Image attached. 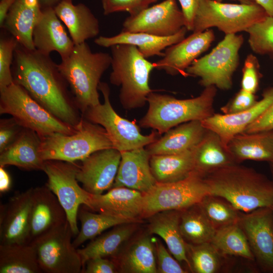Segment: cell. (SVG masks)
Wrapping results in <instances>:
<instances>
[{
    "instance_id": "cell-1",
    "label": "cell",
    "mask_w": 273,
    "mask_h": 273,
    "mask_svg": "<svg viewBox=\"0 0 273 273\" xmlns=\"http://www.w3.org/2000/svg\"><path fill=\"white\" fill-rule=\"evenodd\" d=\"M12 71L14 82L56 117L76 127L82 115L69 85L50 55L18 44Z\"/></svg>"
},
{
    "instance_id": "cell-2",
    "label": "cell",
    "mask_w": 273,
    "mask_h": 273,
    "mask_svg": "<svg viewBox=\"0 0 273 273\" xmlns=\"http://www.w3.org/2000/svg\"><path fill=\"white\" fill-rule=\"evenodd\" d=\"M210 195L229 202L246 213L273 204V180L252 168L235 164L204 177Z\"/></svg>"
},
{
    "instance_id": "cell-3",
    "label": "cell",
    "mask_w": 273,
    "mask_h": 273,
    "mask_svg": "<svg viewBox=\"0 0 273 273\" xmlns=\"http://www.w3.org/2000/svg\"><path fill=\"white\" fill-rule=\"evenodd\" d=\"M111 60L109 53L93 52L84 42L75 44L69 55L58 64L82 115L100 103L99 85L102 75L111 66Z\"/></svg>"
},
{
    "instance_id": "cell-4",
    "label": "cell",
    "mask_w": 273,
    "mask_h": 273,
    "mask_svg": "<svg viewBox=\"0 0 273 273\" xmlns=\"http://www.w3.org/2000/svg\"><path fill=\"white\" fill-rule=\"evenodd\" d=\"M216 92L215 86H208L198 96L187 99L152 92L147 98L148 109L139 124L152 128L161 135L182 123L202 121L214 114Z\"/></svg>"
},
{
    "instance_id": "cell-5",
    "label": "cell",
    "mask_w": 273,
    "mask_h": 273,
    "mask_svg": "<svg viewBox=\"0 0 273 273\" xmlns=\"http://www.w3.org/2000/svg\"><path fill=\"white\" fill-rule=\"evenodd\" d=\"M110 48V81L120 87L119 98L121 105L127 110L143 107L153 92L149 78L155 69L154 63L149 61L134 46L120 44Z\"/></svg>"
},
{
    "instance_id": "cell-6",
    "label": "cell",
    "mask_w": 273,
    "mask_h": 273,
    "mask_svg": "<svg viewBox=\"0 0 273 273\" xmlns=\"http://www.w3.org/2000/svg\"><path fill=\"white\" fill-rule=\"evenodd\" d=\"M76 128L70 134L57 132L40 138L42 159L75 162L98 151L113 148L102 126L82 117Z\"/></svg>"
},
{
    "instance_id": "cell-7",
    "label": "cell",
    "mask_w": 273,
    "mask_h": 273,
    "mask_svg": "<svg viewBox=\"0 0 273 273\" xmlns=\"http://www.w3.org/2000/svg\"><path fill=\"white\" fill-rule=\"evenodd\" d=\"M0 113L10 115L40 138L57 132L70 134L76 129L52 114L15 82L0 89Z\"/></svg>"
},
{
    "instance_id": "cell-8",
    "label": "cell",
    "mask_w": 273,
    "mask_h": 273,
    "mask_svg": "<svg viewBox=\"0 0 273 273\" xmlns=\"http://www.w3.org/2000/svg\"><path fill=\"white\" fill-rule=\"evenodd\" d=\"M99 90L102 93L104 103L89 108L82 117L102 126L106 131L113 147L120 152L146 147L159 138L160 135L153 131L148 135L141 133L139 125L119 115L110 101V88L101 82Z\"/></svg>"
},
{
    "instance_id": "cell-9",
    "label": "cell",
    "mask_w": 273,
    "mask_h": 273,
    "mask_svg": "<svg viewBox=\"0 0 273 273\" xmlns=\"http://www.w3.org/2000/svg\"><path fill=\"white\" fill-rule=\"evenodd\" d=\"M243 42L242 35L225 34L209 53L192 63L186 70L188 75L199 77V83L204 87L214 86L222 90L230 89Z\"/></svg>"
},
{
    "instance_id": "cell-10",
    "label": "cell",
    "mask_w": 273,
    "mask_h": 273,
    "mask_svg": "<svg viewBox=\"0 0 273 273\" xmlns=\"http://www.w3.org/2000/svg\"><path fill=\"white\" fill-rule=\"evenodd\" d=\"M268 15L256 3L228 4L215 0H200L193 32L216 27L225 34L245 31Z\"/></svg>"
},
{
    "instance_id": "cell-11",
    "label": "cell",
    "mask_w": 273,
    "mask_h": 273,
    "mask_svg": "<svg viewBox=\"0 0 273 273\" xmlns=\"http://www.w3.org/2000/svg\"><path fill=\"white\" fill-rule=\"evenodd\" d=\"M68 221L37 237L30 243L34 248L42 272L80 273L83 268Z\"/></svg>"
},
{
    "instance_id": "cell-12",
    "label": "cell",
    "mask_w": 273,
    "mask_h": 273,
    "mask_svg": "<svg viewBox=\"0 0 273 273\" xmlns=\"http://www.w3.org/2000/svg\"><path fill=\"white\" fill-rule=\"evenodd\" d=\"M142 218L169 210L181 211L198 204L206 195L209 188L203 177L192 174L176 182L158 183L143 194Z\"/></svg>"
},
{
    "instance_id": "cell-13",
    "label": "cell",
    "mask_w": 273,
    "mask_h": 273,
    "mask_svg": "<svg viewBox=\"0 0 273 273\" xmlns=\"http://www.w3.org/2000/svg\"><path fill=\"white\" fill-rule=\"evenodd\" d=\"M79 165L75 162L46 160L42 171L48 177L47 186L55 194L64 209L74 236L79 232L77 214L81 205H85L88 192L78 184L76 175Z\"/></svg>"
},
{
    "instance_id": "cell-14",
    "label": "cell",
    "mask_w": 273,
    "mask_h": 273,
    "mask_svg": "<svg viewBox=\"0 0 273 273\" xmlns=\"http://www.w3.org/2000/svg\"><path fill=\"white\" fill-rule=\"evenodd\" d=\"M186 24L176 1L164 0L135 15H129L123 23L122 31L169 36L177 33Z\"/></svg>"
},
{
    "instance_id": "cell-15",
    "label": "cell",
    "mask_w": 273,
    "mask_h": 273,
    "mask_svg": "<svg viewBox=\"0 0 273 273\" xmlns=\"http://www.w3.org/2000/svg\"><path fill=\"white\" fill-rule=\"evenodd\" d=\"M238 223L245 233L260 268L273 272V213L271 207L240 215Z\"/></svg>"
},
{
    "instance_id": "cell-16",
    "label": "cell",
    "mask_w": 273,
    "mask_h": 273,
    "mask_svg": "<svg viewBox=\"0 0 273 273\" xmlns=\"http://www.w3.org/2000/svg\"><path fill=\"white\" fill-rule=\"evenodd\" d=\"M121 158L114 148L95 152L81 160L77 179L82 187L93 195L103 194L112 188Z\"/></svg>"
},
{
    "instance_id": "cell-17",
    "label": "cell",
    "mask_w": 273,
    "mask_h": 273,
    "mask_svg": "<svg viewBox=\"0 0 273 273\" xmlns=\"http://www.w3.org/2000/svg\"><path fill=\"white\" fill-rule=\"evenodd\" d=\"M32 190L18 193L1 206L0 244L30 243Z\"/></svg>"
},
{
    "instance_id": "cell-18",
    "label": "cell",
    "mask_w": 273,
    "mask_h": 273,
    "mask_svg": "<svg viewBox=\"0 0 273 273\" xmlns=\"http://www.w3.org/2000/svg\"><path fill=\"white\" fill-rule=\"evenodd\" d=\"M215 39L214 32L207 29L193 33L179 42L168 47L162 59L154 63L155 69L164 70L171 75L188 76L187 69L207 51Z\"/></svg>"
},
{
    "instance_id": "cell-19",
    "label": "cell",
    "mask_w": 273,
    "mask_h": 273,
    "mask_svg": "<svg viewBox=\"0 0 273 273\" xmlns=\"http://www.w3.org/2000/svg\"><path fill=\"white\" fill-rule=\"evenodd\" d=\"M144 195L123 187H114L106 194L88 193L85 206L90 210L138 222L142 218Z\"/></svg>"
},
{
    "instance_id": "cell-20",
    "label": "cell",
    "mask_w": 273,
    "mask_h": 273,
    "mask_svg": "<svg viewBox=\"0 0 273 273\" xmlns=\"http://www.w3.org/2000/svg\"><path fill=\"white\" fill-rule=\"evenodd\" d=\"M31 199L30 243L68 221L64 209L47 185L32 188Z\"/></svg>"
},
{
    "instance_id": "cell-21",
    "label": "cell",
    "mask_w": 273,
    "mask_h": 273,
    "mask_svg": "<svg viewBox=\"0 0 273 273\" xmlns=\"http://www.w3.org/2000/svg\"><path fill=\"white\" fill-rule=\"evenodd\" d=\"M273 102V87L266 89L262 98L251 108L233 114H213L201 121L203 126L216 133L227 147L235 135L243 132L246 128L261 115Z\"/></svg>"
},
{
    "instance_id": "cell-22",
    "label": "cell",
    "mask_w": 273,
    "mask_h": 273,
    "mask_svg": "<svg viewBox=\"0 0 273 273\" xmlns=\"http://www.w3.org/2000/svg\"><path fill=\"white\" fill-rule=\"evenodd\" d=\"M118 172L112 186L123 187L145 194L157 183L151 169V155L145 147L121 152Z\"/></svg>"
},
{
    "instance_id": "cell-23",
    "label": "cell",
    "mask_w": 273,
    "mask_h": 273,
    "mask_svg": "<svg viewBox=\"0 0 273 273\" xmlns=\"http://www.w3.org/2000/svg\"><path fill=\"white\" fill-rule=\"evenodd\" d=\"M42 10L41 16L32 34L35 49L48 55L56 52L61 59L65 58L71 53L75 44L54 9Z\"/></svg>"
},
{
    "instance_id": "cell-24",
    "label": "cell",
    "mask_w": 273,
    "mask_h": 273,
    "mask_svg": "<svg viewBox=\"0 0 273 273\" xmlns=\"http://www.w3.org/2000/svg\"><path fill=\"white\" fill-rule=\"evenodd\" d=\"M41 140L35 131L23 128L16 139L0 152V166H16L25 170H42L44 160L41 153Z\"/></svg>"
},
{
    "instance_id": "cell-25",
    "label": "cell",
    "mask_w": 273,
    "mask_h": 273,
    "mask_svg": "<svg viewBox=\"0 0 273 273\" xmlns=\"http://www.w3.org/2000/svg\"><path fill=\"white\" fill-rule=\"evenodd\" d=\"M188 29L184 27L176 34L169 36H159L144 32L121 31L112 36H100L95 38L94 42L99 46L110 48L120 44L132 45L136 47L146 58L153 56H161L162 51L185 38Z\"/></svg>"
},
{
    "instance_id": "cell-26",
    "label": "cell",
    "mask_w": 273,
    "mask_h": 273,
    "mask_svg": "<svg viewBox=\"0 0 273 273\" xmlns=\"http://www.w3.org/2000/svg\"><path fill=\"white\" fill-rule=\"evenodd\" d=\"M39 0H16L10 9L2 27L19 44L34 50L32 34L42 14Z\"/></svg>"
},
{
    "instance_id": "cell-27",
    "label": "cell",
    "mask_w": 273,
    "mask_h": 273,
    "mask_svg": "<svg viewBox=\"0 0 273 273\" xmlns=\"http://www.w3.org/2000/svg\"><path fill=\"white\" fill-rule=\"evenodd\" d=\"M54 10L75 44L86 42L100 33L99 21L85 5H74L72 1H65L56 6Z\"/></svg>"
},
{
    "instance_id": "cell-28",
    "label": "cell",
    "mask_w": 273,
    "mask_h": 273,
    "mask_svg": "<svg viewBox=\"0 0 273 273\" xmlns=\"http://www.w3.org/2000/svg\"><path fill=\"white\" fill-rule=\"evenodd\" d=\"M207 130L200 120L189 121L168 130L145 148L151 155L180 153L194 149Z\"/></svg>"
},
{
    "instance_id": "cell-29",
    "label": "cell",
    "mask_w": 273,
    "mask_h": 273,
    "mask_svg": "<svg viewBox=\"0 0 273 273\" xmlns=\"http://www.w3.org/2000/svg\"><path fill=\"white\" fill-rule=\"evenodd\" d=\"M180 211L169 210L160 211L149 216L148 231L160 236L166 243L170 253L179 262H185L193 271L188 257L186 242L179 228Z\"/></svg>"
},
{
    "instance_id": "cell-30",
    "label": "cell",
    "mask_w": 273,
    "mask_h": 273,
    "mask_svg": "<svg viewBox=\"0 0 273 273\" xmlns=\"http://www.w3.org/2000/svg\"><path fill=\"white\" fill-rule=\"evenodd\" d=\"M237 163L227 147L214 132L207 130L201 142L193 149L192 174L204 177L219 168Z\"/></svg>"
},
{
    "instance_id": "cell-31",
    "label": "cell",
    "mask_w": 273,
    "mask_h": 273,
    "mask_svg": "<svg viewBox=\"0 0 273 273\" xmlns=\"http://www.w3.org/2000/svg\"><path fill=\"white\" fill-rule=\"evenodd\" d=\"M154 239L148 235L134 240L124 251L112 257L118 270L128 273H156Z\"/></svg>"
},
{
    "instance_id": "cell-32",
    "label": "cell",
    "mask_w": 273,
    "mask_h": 273,
    "mask_svg": "<svg viewBox=\"0 0 273 273\" xmlns=\"http://www.w3.org/2000/svg\"><path fill=\"white\" fill-rule=\"evenodd\" d=\"M227 148L237 163L245 160L273 162V130L242 132L230 141Z\"/></svg>"
},
{
    "instance_id": "cell-33",
    "label": "cell",
    "mask_w": 273,
    "mask_h": 273,
    "mask_svg": "<svg viewBox=\"0 0 273 273\" xmlns=\"http://www.w3.org/2000/svg\"><path fill=\"white\" fill-rule=\"evenodd\" d=\"M131 222L116 225L110 231L101 234L85 247L78 249L84 266L86 262L96 257H113L131 238L136 230L135 223Z\"/></svg>"
},
{
    "instance_id": "cell-34",
    "label": "cell",
    "mask_w": 273,
    "mask_h": 273,
    "mask_svg": "<svg viewBox=\"0 0 273 273\" xmlns=\"http://www.w3.org/2000/svg\"><path fill=\"white\" fill-rule=\"evenodd\" d=\"M150 164L158 183L183 180L193 173V149L177 154L151 155Z\"/></svg>"
},
{
    "instance_id": "cell-35",
    "label": "cell",
    "mask_w": 273,
    "mask_h": 273,
    "mask_svg": "<svg viewBox=\"0 0 273 273\" xmlns=\"http://www.w3.org/2000/svg\"><path fill=\"white\" fill-rule=\"evenodd\" d=\"M0 272H42L32 245L0 244Z\"/></svg>"
},
{
    "instance_id": "cell-36",
    "label": "cell",
    "mask_w": 273,
    "mask_h": 273,
    "mask_svg": "<svg viewBox=\"0 0 273 273\" xmlns=\"http://www.w3.org/2000/svg\"><path fill=\"white\" fill-rule=\"evenodd\" d=\"M179 228L185 241L195 245L210 243L216 231L197 204L180 211Z\"/></svg>"
},
{
    "instance_id": "cell-37",
    "label": "cell",
    "mask_w": 273,
    "mask_h": 273,
    "mask_svg": "<svg viewBox=\"0 0 273 273\" xmlns=\"http://www.w3.org/2000/svg\"><path fill=\"white\" fill-rule=\"evenodd\" d=\"M210 243L221 256L233 255L255 260L246 235L238 222L217 229Z\"/></svg>"
},
{
    "instance_id": "cell-38",
    "label": "cell",
    "mask_w": 273,
    "mask_h": 273,
    "mask_svg": "<svg viewBox=\"0 0 273 273\" xmlns=\"http://www.w3.org/2000/svg\"><path fill=\"white\" fill-rule=\"evenodd\" d=\"M78 218L81 223V228L72 241L73 245L77 249L86 241L94 239L110 228L123 223L135 222L110 215L93 213L81 206L78 211Z\"/></svg>"
},
{
    "instance_id": "cell-39",
    "label": "cell",
    "mask_w": 273,
    "mask_h": 273,
    "mask_svg": "<svg viewBox=\"0 0 273 273\" xmlns=\"http://www.w3.org/2000/svg\"><path fill=\"white\" fill-rule=\"evenodd\" d=\"M197 204L216 230L238 222L240 216L238 210L218 196L207 195Z\"/></svg>"
},
{
    "instance_id": "cell-40",
    "label": "cell",
    "mask_w": 273,
    "mask_h": 273,
    "mask_svg": "<svg viewBox=\"0 0 273 273\" xmlns=\"http://www.w3.org/2000/svg\"><path fill=\"white\" fill-rule=\"evenodd\" d=\"M186 248L193 271L197 273H215L220 269L221 255L211 243L195 245L186 242Z\"/></svg>"
},
{
    "instance_id": "cell-41",
    "label": "cell",
    "mask_w": 273,
    "mask_h": 273,
    "mask_svg": "<svg viewBox=\"0 0 273 273\" xmlns=\"http://www.w3.org/2000/svg\"><path fill=\"white\" fill-rule=\"evenodd\" d=\"M245 32L249 34L251 50L260 55H273V17L267 16L255 23Z\"/></svg>"
},
{
    "instance_id": "cell-42",
    "label": "cell",
    "mask_w": 273,
    "mask_h": 273,
    "mask_svg": "<svg viewBox=\"0 0 273 273\" xmlns=\"http://www.w3.org/2000/svg\"><path fill=\"white\" fill-rule=\"evenodd\" d=\"M18 44L16 39L11 36L1 37L0 39V89L14 82L12 67L15 51Z\"/></svg>"
},
{
    "instance_id": "cell-43",
    "label": "cell",
    "mask_w": 273,
    "mask_h": 273,
    "mask_svg": "<svg viewBox=\"0 0 273 273\" xmlns=\"http://www.w3.org/2000/svg\"><path fill=\"white\" fill-rule=\"evenodd\" d=\"M158 0H102L104 15L126 12L135 15L148 8Z\"/></svg>"
},
{
    "instance_id": "cell-44",
    "label": "cell",
    "mask_w": 273,
    "mask_h": 273,
    "mask_svg": "<svg viewBox=\"0 0 273 273\" xmlns=\"http://www.w3.org/2000/svg\"><path fill=\"white\" fill-rule=\"evenodd\" d=\"M155 253L157 257V272L186 273L187 272L172 255L164 247L161 241L154 239Z\"/></svg>"
},
{
    "instance_id": "cell-45",
    "label": "cell",
    "mask_w": 273,
    "mask_h": 273,
    "mask_svg": "<svg viewBox=\"0 0 273 273\" xmlns=\"http://www.w3.org/2000/svg\"><path fill=\"white\" fill-rule=\"evenodd\" d=\"M258 61L254 55L247 56L242 69L241 89L255 94L257 91L260 77Z\"/></svg>"
},
{
    "instance_id": "cell-46",
    "label": "cell",
    "mask_w": 273,
    "mask_h": 273,
    "mask_svg": "<svg viewBox=\"0 0 273 273\" xmlns=\"http://www.w3.org/2000/svg\"><path fill=\"white\" fill-rule=\"evenodd\" d=\"M242 89L225 105L221 108L223 114H233L247 110L257 102L256 96Z\"/></svg>"
},
{
    "instance_id": "cell-47",
    "label": "cell",
    "mask_w": 273,
    "mask_h": 273,
    "mask_svg": "<svg viewBox=\"0 0 273 273\" xmlns=\"http://www.w3.org/2000/svg\"><path fill=\"white\" fill-rule=\"evenodd\" d=\"M23 127L13 117L0 121V152L10 145L18 136Z\"/></svg>"
},
{
    "instance_id": "cell-48",
    "label": "cell",
    "mask_w": 273,
    "mask_h": 273,
    "mask_svg": "<svg viewBox=\"0 0 273 273\" xmlns=\"http://www.w3.org/2000/svg\"><path fill=\"white\" fill-rule=\"evenodd\" d=\"M118 271L112 260L103 257H96L88 260L83 267L84 273H114Z\"/></svg>"
},
{
    "instance_id": "cell-49",
    "label": "cell",
    "mask_w": 273,
    "mask_h": 273,
    "mask_svg": "<svg viewBox=\"0 0 273 273\" xmlns=\"http://www.w3.org/2000/svg\"><path fill=\"white\" fill-rule=\"evenodd\" d=\"M273 130V102L255 121L249 125L243 132L254 133Z\"/></svg>"
},
{
    "instance_id": "cell-50",
    "label": "cell",
    "mask_w": 273,
    "mask_h": 273,
    "mask_svg": "<svg viewBox=\"0 0 273 273\" xmlns=\"http://www.w3.org/2000/svg\"><path fill=\"white\" fill-rule=\"evenodd\" d=\"M186 21V27L188 31H192L194 22L200 0H178Z\"/></svg>"
},
{
    "instance_id": "cell-51",
    "label": "cell",
    "mask_w": 273,
    "mask_h": 273,
    "mask_svg": "<svg viewBox=\"0 0 273 273\" xmlns=\"http://www.w3.org/2000/svg\"><path fill=\"white\" fill-rule=\"evenodd\" d=\"M11 187V179L10 174L4 168L0 166V192L5 193L10 190Z\"/></svg>"
},
{
    "instance_id": "cell-52",
    "label": "cell",
    "mask_w": 273,
    "mask_h": 273,
    "mask_svg": "<svg viewBox=\"0 0 273 273\" xmlns=\"http://www.w3.org/2000/svg\"><path fill=\"white\" fill-rule=\"evenodd\" d=\"M16 0H1L0 26L3 27L8 12Z\"/></svg>"
},
{
    "instance_id": "cell-53",
    "label": "cell",
    "mask_w": 273,
    "mask_h": 273,
    "mask_svg": "<svg viewBox=\"0 0 273 273\" xmlns=\"http://www.w3.org/2000/svg\"><path fill=\"white\" fill-rule=\"evenodd\" d=\"M253 1L260 6L268 16L273 17V0H253Z\"/></svg>"
},
{
    "instance_id": "cell-54",
    "label": "cell",
    "mask_w": 273,
    "mask_h": 273,
    "mask_svg": "<svg viewBox=\"0 0 273 273\" xmlns=\"http://www.w3.org/2000/svg\"><path fill=\"white\" fill-rule=\"evenodd\" d=\"M42 9L54 8L60 3L65 1L73 0H39Z\"/></svg>"
},
{
    "instance_id": "cell-55",
    "label": "cell",
    "mask_w": 273,
    "mask_h": 273,
    "mask_svg": "<svg viewBox=\"0 0 273 273\" xmlns=\"http://www.w3.org/2000/svg\"><path fill=\"white\" fill-rule=\"evenodd\" d=\"M218 2H221L222 0H215ZM234 1H237L240 2V3L242 4H251L255 3L253 0H234Z\"/></svg>"
},
{
    "instance_id": "cell-56",
    "label": "cell",
    "mask_w": 273,
    "mask_h": 273,
    "mask_svg": "<svg viewBox=\"0 0 273 273\" xmlns=\"http://www.w3.org/2000/svg\"><path fill=\"white\" fill-rule=\"evenodd\" d=\"M270 166V170L273 178V162L269 163Z\"/></svg>"
},
{
    "instance_id": "cell-57",
    "label": "cell",
    "mask_w": 273,
    "mask_h": 273,
    "mask_svg": "<svg viewBox=\"0 0 273 273\" xmlns=\"http://www.w3.org/2000/svg\"><path fill=\"white\" fill-rule=\"evenodd\" d=\"M271 208H272V213H273V204H272V205L271 206Z\"/></svg>"
}]
</instances>
